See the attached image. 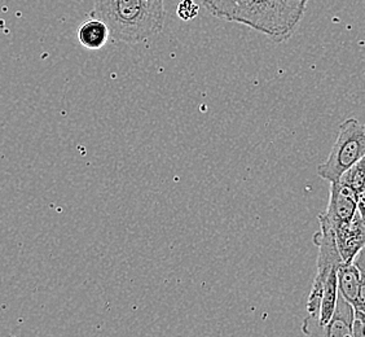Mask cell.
Segmentation results:
<instances>
[{"label":"cell","mask_w":365,"mask_h":337,"mask_svg":"<svg viewBox=\"0 0 365 337\" xmlns=\"http://www.w3.org/2000/svg\"><path fill=\"white\" fill-rule=\"evenodd\" d=\"M214 17L244 25L274 43L290 39L304 17L309 0H201Z\"/></svg>","instance_id":"6da1fadb"},{"label":"cell","mask_w":365,"mask_h":337,"mask_svg":"<svg viewBox=\"0 0 365 337\" xmlns=\"http://www.w3.org/2000/svg\"><path fill=\"white\" fill-rule=\"evenodd\" d=\"M90 16L106 22L114 42L138 44L161 33L165 0H95Z\"/></svg>","instance_id":"7a4b0ae2"},{"label":"cell","mask_w":365,"mask_h":337,"mask_svg":"<svg viewBox=\"0 0 365 337\" xmlns=\"http://www.w3.org/2000/svg\"><path fill=\"white\" fill-rule=\"evenodd\" d=\"M365 156V125L356 119H347L339 125L337 141L327 161L317 168L324 181L337 182L349 168Z\"/></svg>","instance_id":"3957f363"},{"label":"cell","mask_w":365,"mask_h":337,"mask_svg":"<svg viewBox=\"0 0 365 337\" xmlns=\"http://www.w3.org/2000/svg\"><path fill=\"white\" fill-rule=\"evenodd\" d=\"M356 211V196L351 187L342 179L330 183L329 203L323 216L333 230L349 223Z\"/></svg>","instance_id":"277c9868"},{"label":"cell","mask_w":365,"mask_h":337,"mask_svg":"<svg viewBox=\"0 0 365 337\" xmlns=\"http://www.w3.org/2000/svg\"><path fill=\"white\" fill-rule=\"evenodd\" d=\"M338 251L344 262H354L359 252L365 248V219L359 214L354 216L346 225L334 230Z\"/></svg>","instance_id":"5b68a950"},{"label":"cell","mask_w":365,"mask_h":337,"mask_svg":"<svg viewBox=\"0 0 365 337\" xmlns=\"http://www.w3.org/2000/svg\"><path fill=\"white\" fill-rule=\"evenodd\" d=\"M355 319V308L338 291L337 305L333 316L324 328V336L352 337V324Z\"/></svg>","instance_id":"8992f818"},{"label":"cell","mask_w":365,"mask_h":337,"mask_svg":"<svg viewBox=\"0 0 365 337\" xmlns=\"http://www.w3.org/2000/svg\"><path fill=\"white\" fill-rule=\"evenodd\" d=\"M338 291L358 309L360 305L361 276L355 262H342L337 268Z\"/></svg>","instance_id":"52a82bcc"},{"label":"cell","mask_w":365,"mask_h":337,"mask_svg":"<svg viewBox=\"0 0 365 337\" xmlns=\"http://www.w3.org/2000/svg\"><path fill=\"white\" fill-rule=\"evenodd\" d=\"M77 36L78 41L86 49H100L109 41L110 33L106 22L91 17L78 28Z\"/></svg>","instance_id":"ba28073f"},{"label":"cell","mask_w":365,"mask_h":337,"mask_svg":"<svg viewBox=\"0 0 365 337\" xmlns=\"http://www.w3.org/2000/svg\"><path fill=\"white\" fill-rule=\"evenodd\" d=\"M341 179L355 192L358 213L365 219V156L349 168Z\"/></svg>","instance_id":"9c48e42d"},{"label":"cell","mask_w":365,"mask_h":337,"mask_svg":"<svg viewBox=\"0 0 365 337\" xmlns=\"http://www.w3.org/2000/svg\"><path fill=\"white\" fill-rule=\"evenodd\" d=\"M200 14V6L195 0H180L178 4L176 14L182 21H190Z\"/></svg>","instance_id":"30bf717a"},{"label":"cell","mask_w":365,"mask_h":337,"mask_svg":"<svg viewBox=\"0 0 365 337\" xmlns=\"http://www.w3.org/2000/svg\"><path fill=\"white\" fill-rule=\"evenodd\" d=\"M355 265L358 266L361 276V291H360V305L358 309L365 311V248L359 252L356 258L354 260Z\"/></svg>","instance_id":"8fae6325"}]
</instances>
